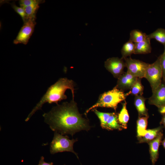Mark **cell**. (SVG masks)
Instances as JSON below:
<instances>
[{
    "label": "cell",
    "instance_id": "1",
    "mask_svg": "<svg viewBox=\"0 0 165 165\" xmlns=\"http://www.w3.org/2000/svg\"><path fill=\"white\" fill-rule=\"evenodd\" d=\"M44 121L53 131L62 135L73 136L76 132L90 129L87 120L79 112L76 103L72 100L53 107L43 115Z\"/></svg>",
    "mask_w": 165,
    "mask_h": 165
},
{
    "label": "cell",
    "instance_id": "2",
    "mask_svg": "<svg viewBox=\"0 0 165 165\" xmlns=\"http://www.w3.org/2000/svg\"><path fill=\"white\" fill-rule=\"evenodd\" d=\"M74 86L75 83L72 80L66 78L60 79L48 88L45 94L29 114L25 121H28L37 111L41 109L42 105L45 103H54L58 105L59 101L67 99V97L65 93L68 89L71 90L72 99L74 100Z\"/></svg>",
    "mask_w": 165,
    "mask_h": 165
},
{
    "label": "cell",
    "instance_id": "3",
    "mask_svg": "<svg viewBox=\"0 0 165 165\" xmlns=\"http://www.w3.org/2000/svg\"><path fill=\"white\" fill-rule=\"evenodd\" d=\"M129 95V92L125 93L124 91L115 86L112 90L101 94L97 102L87 109L85 114H86L93 109L99 107L111 108L116 110L118 104L125 101L126 97Z\"/></svg>",
    "mask_w": 165,
    "mask_h": 165
},
{
    "label": "cell",
    "instance_id": "4",
    "mask_svg": "<svg viewBox=\"0 0 165 165\" xmlns=\"http://www.w3.org/2000/svg\"><path fill=\"white\" fill-rule=\"evenodd\" d=\"M77 139L70 140L68 136H63L55 132L52 141L50 144V152L51 154L64 152H70L75 154L78 158L77 154L73 150L74 143Z\"/></svg>",
    "mask_w": 165,
    "mask_h": 165
},
{
    "label": "cell",
    "instance_id": "5",
    "mask_svg": "<svg viewBox=\"0 0 165 165\" xmlns=\"http://www.w3.org/2000/svg\"><path fill=\"white\" fill-rule=\"evenodd\" d=\"M163 76V70L160 56L154 63L149 64L144 77L149 82L152 93L161 84Z\"/></svg>",
    "mask_w": 165,
    "mask_h": 165
},
{
    "label": "cell",
    "instance_id": "6",
    "mask_svg": "<svg viewBox=\"0 0 165 165\" xmlns=\"http://www.w3.org/2000/svg\"><path fill=\"white\" fill-rule=\"evenodd\" d=\"M124 60L127 72L138 78H144L149 64L138 60L132 59L130 57Z\"/></svg>",
    "mask_w": 165,
    "mask_h": 165
},
{
    "label": "cell",
    "instance_id": "7",
    "mask_svg": "<svg viewBox=\"0 0 165 165\" xmlns=\"http://www.w3.org/2000/svg\"><path fill=\"white\" fill-rule=\"evenodd\" d=\"M122 58L112 57L108 59L105 62V67L114 77L117 79L124 72L126 67L125 62Z\"/></svg>",
    "mask_w": 165,
    "mask_h": 165
},
{
    "label": "cell",
    "instance_id": "8",
    "mask_svg": "<svg viewBox=\"0 0 165 165\" xmlns=\"http://www.w3.org/2000/svg\"><path fill=\"white\" fill-rule=\"evenodd\" d=\"M36 24L35 20H28L24 23L13 43L27 44L34 32Z\"/></svg>",
    "mask_w": 165,
    "mask_h": 165
},
{
    "label": "cell",
    "instance_id": "9",
    "mask_svg": "<svg viewBox=\"0 0 165 165\" xmlns=\"http://www.w3.org/2000/svg\"><path fill=\"white\" fill-rule=\"evenodd\" d=\"M148 103L158 108L165 106V79H163L160 85L152 92Z\"/></svg>",
    "mask_w": 165,
    "mask_h": 165
},
{
    "label": "cell",
    "instance_id": "10",
    "mask_svg": "<svg viewBox=\"0 0 165 165\" xmlns=\"http://www.w3.org/2000/svg\"><path fill=\"white\" fill-rule=\"evenodd\" d=\"M138 78L127 72H124L118 79L116 86L123 91L130 90Z\"/></svg>",
    "mask_w": 165,
    "mask_h": 165
},
{
    "label": "cell",
    "instance_id": "11",
    "mask_svg": "<svg viewBox=\"0 0 165 165\" xmlns=\"http://www.w3.org/2000/svg\"><path fill=\"white\" fill-rule=\"evenodd\" d=\"M163 137V134L162 130L156 138L148 143L149 145L150 159L152 165H154L158 158L159 148Z\"/></svg>",
    "mask_w": 165,
    "mask_h": 165
},
{
    "label": "cell",
    "instance_id": "12",
    "mask_svg": "<svg viewBox=\"0 0 165 165\" xmlns=\"http://www.w3.org/2000/svg\"><path fill=\"white\" fill-rule=\"evenodd\" d=\"M146 100L142 95L135 96L134 104L138 112L139 117H149L148 109L145 105Z\"/></svg>",
    "mask_w": 165,
    "mask_h": 165
},
{
    "label": "cell",
    "instance_id": "13",
    "mask_svg": "<svg viewBox=\"0 0 165 165\" xmlns=\"http://www.w3.org/2000/svg\"><path fill=\"white\" fill-rule=\"evenodd\" d=\"M163 126H160L153 129L146 130L144 135L139 138H138L140 143H147L153 140L162 131Z\"/></svg>",
    "mask_w": 165,
    "mask_h": 165
},
{
    "label": "cell",
    "instance_id": "14",
    "mask_svg": "<svg viewBox=\"0 0 165 165\" xmlns=\"http://www.w3.org/2000/svg\"><path fill=\"white\" fill-rule=\"evenodd\" d=\"M150 39L147 38L145 40L135 44L134 54H146L150 53L152 50Z\"/></svg>",
    "mask_w": 165,
    "mask_h": 165
},
{
    "label": "cell",
    "instance_id": "15",
    "mask_svg": "<svg viewBox=\"0 0 165 165\" xmlns=\"http://www.w3.org/2000/svg\"><path fill=\"white\" fill-rule=\"evenodd\" d=\"M123 128L119 122L117 114L115 112L111 113L107 120L105 129L108 130H120Z\"/></svg>",
    "mask_w": 165,
    "mask_h": 165
},
{
    "label": "cell",
    "instance_id": "16",
    "mask_svg": "<svg viewBox=\"0 0 165 165\" xmlns=\"http://www.w3.org/2000/svg\"><path fill=\"white\" fill-rule=\"evenodd\" d=\"M127 103L125 101L122 104V108L118 115L119 122L123 128H127V124L129 119V116L127 108Z\"/></svg>",
    "mask_w": 165,
    "mask_h": 165
},
{
    "label": "cell",
    "instance_id": "17",
    "mask_svg": "<svg viewBox=\"0 0 165 165\" xmlns=\"http://www.w3.org/2000/svg\"><path fill=\"white\" fill-rule=\"evenodd\" d=\"M149 117H139L137 121V133L138 138L143 136L145 133Z\"/></svg>",
    "mask_w": 165,
    "mask_h": 165
},
{
    "label": "cell",
    "instance_id": "18",
    "mask_svg": "<svg viewBox=\"0 0 165 165\" xmlns=\"http://www.w3.org/2000/svg\"><path fill=\"white\" fill-rule=\"evenodd\" d=\"M135 50V44L131 41L129 40L124 43L121 50L122 58L124 60L134 54Z\"/></svg>",
    "mask_w": 165,
    "mask_h": 165
},
{
    "label": "cell",
    "instance_id": "19",
    "mask_svg": "<svg viewBox=\"0 0 165 165\" xmlns=\"http://www.w3.org/2000/svg\"><path fill=\"white\" fill-rule=\"evenodd\" d=\"M129 40L134 43L142 42L147 38V35L138 29L131 30Z\"/></svg>",
    "mask_w": 165,
    "mask_h": 165
},
{
    "label": "cell",
    "instance_id": "20",
    "mask_svg": "<svg viewBox=\"0 0 165 165\" xmlns=\"http://www.w3.org/2000/svg\"><path fill=\"white\" fill-rule=\"evenodd\" d=\"M147 37L150 39H155L165 47V29L159 28L152 33L147 35Z\"/></svg>",
    "mask_w": 165,
    "mask_h": 165
},
{
    "label": "cell",
    "instance_id": "21",
    "mask_svg": "<svg viewBox=\"0 0 165 165\" xmlns=\"http://www.w3.org/2000/svg\"><path fill=\"white\" fill-rule=\"evenodd\" d=\"M40 3H37L23 8L25 11L27 21L28 20H35L36 13Z\"/></svg>",
    "mask_w": 165,
    "mask_h": 165
},
{
    "label": "cell",
    "instance_id": "22",
    "mask_svg": "<svg viewBox=\"0 0 165 165\" xmlns=\"http://www.w3.org/2000/svg\"><path fill=\"white\" fill-rule=\"evenodd\" d=\"M144 87L141 82V79L138 78L135 82L132 87L129 93L130 94L135 96L142 95Z\"/></svg>",
    "mask_w": 165,
    "mask_h": 165
},
{
    "label": "cell",
    "instance_id": "23",
    "mask_svg": "<svg viewBox=\"0 0 165 165\" xmlns=\"http://www.w3.org/2000/svg\"><path fill=\"white\" fill-rule=\"evenodd\" d=\"M11 6L14 11L21 17L24 23L26 22L27 20L24 9L20 6H18L14 3H11Z\"/></svg>",
    "mask_w": 165,
    "mask_h": 165
},
{
    "label": "cell",
    "instance_id": "24",
    "mask_svg": "<svg viewBox=\"0 0 165 165\" xmlns=\"http://www.w3.org/2000/svg\"><path fill=\"white\" fill-rule=\"evenodd\" d=\"M42 0H20L19 1V4L20 7L24 8L37 3H43Z\"/></svg>",
    "mask_w": 165,
    "mask_h": 165
},
{
    "label": "cell",
    "instance_id": "25",
    "mask_svg": "<svg viewBox=\"0 0 165 165\" xmlns=\"http://www.w3.org/2000/svg\"><path fill=\"white\" fill-rule=\"evenodd\" d=\"M160 56L161 64L163 70V79H165V47L163 53L160 55Z\"/></svg>",
    "mask_w": 165,
    "mask_h": 165
},
{
    "label": "cell",
    "instance_id": "26",
    "mask_svg": "<svg viewBox=\"0 0 165 165\" xmlns=\"http://www.w3.org/2000/svg\"><path fill=\"white\" fill-rule=\"evenodd\" d=\"M38 165H53V163L52 162L46 163L44 161V157L43 156H42L40 158Z\"/></svg>",
    "mask_w": 165,
    "mask_h": 165
},
{
    "label": "cell",
    "instance_id": "27",
    "mask_svg": "<svg viewBox=\"0 0 165 165\" xmlns=\"http://www.w3.org/2000/svg\"><path fill=\"white\" fill-rule=\"evenodd\" d=\"M162 115H163V116L160 124L161 125H163V126L165 128V113Z\"/></svg>",
    "mask_w": 165,
    "mask_h": 165
},
{
    "label": "cell",
    "instance_id": "28",
    "mask_svg": "<svg viewBox=\"0 0 165 165\" xmlns=\"http://www.w3.org/2000/svg\"><path fill=\"white\" fill-rule=\"evenodd\" d=\"M158 111L162 114L165 113V106L159 108Z\"/></svg>",
    "mask_w": 165,
    "mask_h": 165
},
{
    "label": "cell",
    "instance_id": "29",
    "mask_svg": "<svg viewBox=\"0 0 165 165\" xmlns=\"http://www.w3.org/2000/svg\"><path fill=\"white\" fill-rule=\"evenodd\" d=\"M161 144L163 145V148L165 149V137L164 139L162 141Z\"/></svg>",
    "mask_w": 165,
    "mask_h": 165
}]
</instances>
